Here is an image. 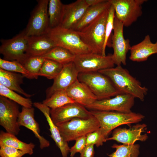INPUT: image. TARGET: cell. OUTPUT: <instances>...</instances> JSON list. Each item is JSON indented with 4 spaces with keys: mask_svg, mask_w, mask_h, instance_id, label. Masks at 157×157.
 Returning a JSON list of instances; mask_svg holds the SVG:
<instances>
[{
    "mask_svg": "<svg viewBox=\"0 0 157 157\" xmlns=\"http://www.w3.org/2000/svg\"><path fill=\"white\" fill-rule=\"evenodd\" d=\"M18 123L20 126H24L32 131L39 140L41 149L49 146V141L40 135L39 124L34 118V109L33 107H22L18 116Z\"/></svg>",
    "mask_w": 157,
    "mask_h": 157,
    "instance_id": "obj_18",
    "label": "cell"
},
{
    "mask_svg": "<svg viewBox=\"0 0 157 157\" xmlns=\"http://www.w3.org/2000/svg\"><path fill=\"white\" fill-rule=\"evenodd\" d=\"M65 91L68 95L75 102L85 107L97 100L87 85L78 79Z\"/></svg>",
    "mask_w": 157,
    "mask_h": 157,
    "instance_id": "obj_19",
    "label": "cell"
},
{
    "mask_svg": "<svg viewBox=\"0 0 157 157\" xmlns=\"http://www.w3.org/2000/svg\"><path fill=\"white\" fill-rule=\"evenodd\" d=\"M115 17V11L113 6L111 5L108 9L105 30V36L104 50L105 52V49L107 46L111 47L109 42L111 37L112 32L113 30L114 21Z\"/></svg>",
    "mask_w": 157,
    "mask_h": 157,
    "instance_id": "obj_34",
    "label": "cell"
},
{
    "mask_svg": "<svg viewBox=\"0 0 157 157\" xmlns=\"http://www.w3.org/2000/svg\"><path fill=\"white\" fill-rule=\"evenodd\" d=\"M28 37L24 30L11 38L1 39L0 53L3 59L19 63L22 60L27 56Z\"/></svg>",
    "mask_w": 157,
    "mask_h": 157,
    "instance_id": "obj_10",
    "label": "cell"
},
{
    "mask_svg": "<svg viewBox=\"0 0 157 157\" xmlns=\"http://www.w3.org/2000/svg\"><path fill=\"white\" fill-rule=\"evenodd\" d=\"M64 65L54 60L45 59L38 73V76L54 79L62 70Z\"/></svg>",
    "mask_w": 157,
    "mask_h": 157,
    "instance_id": "obj_30",
    "label": "cell"
},
{
    "mask_svg": "<svg viewBox=\"0 0 157 157\" xmlns=\"http://www.w3.org/2000/svg\"><path fill=\"white\" fill-rule=\"evenodd\" d=\"M94 145L93 144L86 145L85 148L80 153V157H94Z\"/></svg>",
    "mask_w": 157,
    "mask_h": 157,
    "instance_id": "obj_38",
    "label": "cell"
},
{
    "mask_svg": "<svg viewBox=\"0 0 157 157\" xmlns=\"http://www.w3.org/2000/svg\"><path fill=\"white\" fill-rule=\"evenodd\" d=\"M32 11L26 28L28 37L45 34L49 28V0H39Z\"/></svg>",
    "mask_w": 157,
    "mask_h": 157,
    "instance_id": "obj_8",
    "label": "cell"
},
{
    "mask_svg": "<svg viewBox=\"0 0 157 157\" xmlns=\"http://www.w3.org/2000/svg\"><path fill=\"white\" fill-rule=\"evenodd\" d=\"M89 6L85 0H77L70 3L64 4L60 26L72 29L82 19Z\"/></svg>",
    "mask_w": 157,
    "mask_h": 157,
    "instance_id": "obj_17",
    "label": "cell"
},
{
    "mask_svg": "<svg viewBox=\"0 0 157 157\" xmlns=\"http://www.w3.org/2000/svg\"><path fill=\"white\" fill-rule=\"evenodd\" d=\"M0 68L5 70L20 73L29 79L35 78L23 65L16 61H9L0 58Z\"/></svg>",
    "mask_w": 157,
    "mask_h": 157,
    "instance_id": "obj_33",
    "label": "cell"
},
{
    "mask_svg": "<svg viewBox=\"0 0 157 157\" xmlns=\"http://www.w3.org/2000/svg\"><path fill=\"white\" fill-rule=\"evenodd\" d=\"M34 106L39 110L44 115L49 126L50 135L57 146L60 149L62 157H67L70 148L67 142L62 137L57 126L52 121L50 115V108L42 103L35 102Z\"/></svg>",
    "mask_w": 157,
    "mask_h": 157,
    "instance_id": "obj_20",
    "label": "cell"
},
{
    "mask_svg": "<svg viewBox=\"0 0 157 157\" xmlns=\"http://www.w3.org/2000/svg\"><path fill=\"white\" fill-rule=\"evenodd\" d=\"M74 145L70 148V157H74L76 154L81 153L86 146V136H83L76 139Z\"/></svg>",
    "mask_w": 157,
    "mask_h": 157,
    "instance_id": "obj_37",
    "label": "cell"
},
{
    "mask_svg": "<svg viewBox=\"0 0 157 157\" xmlns=\"http://www.w3.org/2000/svg\"><path fill=\"white\" fill-rule=\"evenodd\" d=\"M147 125L145 124H137L129 129L118 128L113 130L111 137L106 138V141L115 140L125 145H133L136 141H146L148 138L146 133Z\"/></svg>",
    "mask_w": 157,
    "mask_h": 157,
    "instance_id": "obj_15",
    "label": "cell"
},
{
    "mask_svg": "<svg viewBox=\"0 0 157 157\" xmlns=\"http://www.w3.org/2000/svg\"><path fill=\"white\" fill-rule=\"evenodd\" d=\"M111 5L110 0H104L102 2L89 6L82 19L72 29L78 31L94 20Z\"/></svg>",
    "mask_w": 157,
    "mask_h": 157,
    "instance_id": "obj_24",
    "label": "cell"
},
{
    "mask_svg": "<svg viewBox=\"0 0 157 157\" xmlns=\"http://www.w3.org/2000/svg\"><path fill=\"white\" fill-rule=\"evenodd\" d=\"M20 113L18 104L4 96H0V125L6 132L15 135L20 131L18 118Z\"/></svg>",
    "mask_w": 157,
    "mask_h": 157,
    "instance_id": "obj_11",
    "label": "cell"
},
{
    "mask_svg": "<svg viewBox=\"0 0 157 157\" xmlns=\"http://www.w3.org/2000/svg\"><path fill=\"white\" fill-rule=\"evenodd\" d=\"M1 157H22L26 154L24 152L11 147H0Z\"/></svg>",
    "mask_w": 157,
    "mask_h": 157,
    "instance_id": "obj_36",
    "label": "cell"
},
{
    "mask_svg": "<svg viewBox=\"0 0 157 157\" xmlns=\"http://www.w3.org/2000/svg\"><path fill=\"white\" fill-rule=\"evenodd\" d=\"M79 73L73 62L64 65L61 72L53 79L52 85L46 90V98L57 91L67 89L78 79Z\"/></svg>",
    "mask_w": 157,
    "mask_h": 157,
    "instance_id": "obj_16",
    "label": "cell"
},
{
    "mask_svg": "<svg viewBox=\"0 0 157 157\" xmlns=\"http://www.w3.org/2000/svg\"><path fill=\"white\" fill-rule=\"evenodd\" d=\"M24 77L23 75L20 73L0 68V84L29 98L33 95L26 92L20 86L23 83Z\"/></svg>",
    "mask_w": 157,
    "mask_h": 157,
    "instance_id": "obj_23",
    "label": "cell"
},
{
    "mask_svg": "<svg viewBox=\"0 0 157 157\" xmlns=\"http://www.w3.org/2000/svg\"><path fill=\"white\" fill-rule=\"evenodd\" d=\"M116 17L128 27L136 22L142 14V4L146 0H110Z\"/></svg>",
    "mask_w": 157,
    "mask_h": 157,
    "instance_id": "obj_7",
    "label": "cell"
},
{
    "mask_svg": "<svg viewBox=\"0 0 157 157\" xmlns=\"http://www.w3.org/2000/svg\"><path fill=\"white\" fill-rule=\"evenodd\" d=\"M124 27L123 24L115 17L113 33L111 36V47L113 50L112 58L116 65H126V54L131 47L129 40L124 38Z\"/></svg>",
    "mask_w": 157,
    "mask_h": 157,
    "instance_id": "obj_13",
    "label": "cell"
},
{
    "mask_svg": "<svg viewBox=\"0 0 157 157\" xmlns=\"http://www.w3.org/2000/svg\"><path fill=\"white\" fill-rule=\"evenodd\" d=\"M112 147L115 151L108 154L109 157H138L140 154V145L138 144L133 145H118L114 144Z\"/></svg>",
    "mask_w": 157,
    "mask_h": 157,
    "instance_id": "obj_29",
    "label": "cell"
},
{
    "mask_svg": "<svg viewBox=\"0 0 157 157\" xmlns=\"http://www.w3.org/2000/svg\"><path fill=\"white\" fill-rule=\"evenodd\" d=\"M63 5L60 0H49V28H53L60 26L63 15Z\"/></svg>",
    "mask_w": 157,
    "mask_h": 157,
    "instance_id": "obj_27",
    "label": "cell"
},
{
    "mask_svg": "<svg viewBox=\"0 0 157 157\" xmlns=\"http://www.w3.org/2000/svg\"><path fill=\"white\" fill-rule=\"evenodd\" d=\"M73 62L79 73L98 72L115 65L112 54L103 56L93 53L76 56Z\"/></svg>",
    "mask_w": 157,
    "mask_h": 157,
    "instance_id": "obj_9",
    "label": "cell"
},
{
    "mask_svg": "<svg viewBox=\"0 0 157 157\" xmlns=\"http://www.w3.org/2000/svg\"><path fill=\"white\" fill-rule=\"evenodd\" d=\"M75 102L67 94L65 90H60L54 93L46 98L42 103L51 109L60 107L66 104Z\"/></svg>",
    "mask_w": 157,
    "mask_h": 157,
    "instance_id": "obj_28",
    "label": "cell"
},
{
    "mask_svg": "<svg viewBox=\"0 0 157 157\" xmlns=\"http://www.w3.org/2000/svg\"><path fill=\"white\" fill-rule=\"evenodd\" d=\"M75 56L67 49L56 46L41 56L45 59H51L65 65L73 62Z\"/></svg>",
    "mask_w": 157,
    "mask_h": 157,
    "instance_id": "obj_26",
    "label": "cell"
},
{
    "mask_svg": "<svg viewBox=\"0 0 157 157\" xmlns=\"http://www.w3.org/2000/svg\"><path fill=\"white\" fill-rule=\"evenodd\" d=\"M108 9L91 23L77 31L82 41L93 53L103 56L106 55L104 47Z\"/></svg>",
    "mask_w": 157,
    "mask_h": 157,
    "instance_id": "obj_2",
    "label": "cell"
},
{
    "mask_svg": "<svg viewBox=\"0 0 157 157\" xmlns=\"http://www.w3.org/2000/svg\"><path fill=\"white\" fill-rule=\"evenodd\" d=\"M7 146L14 147L24 152L26 154H33L35 145L32 142L27 143L18 139L16 135L1 130L0 132V147Z\"/></svg>",
    "mask_w": 157,
    "mask_h": 157,
    "instance_id": "obj_25",
    "label": "cell"
},
{
    "mask_svg": "<svg viewBox=\"0 0 157 157\" xmlns=\"http://www.w3.org/2000/svg\"><path fill=\"white\" fill-rule=\"evenodd\" d=\"M56 46L46 34L28 37L26 54L30 56H41Z\"/></svg>",
    "mask_w": 157,
    "mask_h": 157,
    "instance_id": "obj_21",
    "label": "cell"
},
{
    "mask_svg": "<svg viewBox=\"0 0 157 157\" xmlns=\"http://www.w3.org/2000/svg\"><path fill=\"white\" fill-rule=\"evenodd\" d=\"M135 98L131 95L121 94L112 98L97 100L85 108L90 110L130 113L132 112L131 109L134 105Z\"/></svg>",
    "mask_w": 157,
    "mask_h": 157,
    "instance_id": "obj_12",
    "label": "cell"
},
{
    "mask_svg": "<svg viewBox=\"0 0 157 157\" xmlns=\"http://www.w3.org/2000/svg\"><path fill=\"white\" fill-rule=\"evenodd\" d=\"M45 59L42 56H30L27 55L20 63L34 76L35 78L37 79Z\"/></svg>",
    "mask_w": 157,
    "mask_h": 157,
    "instance_id": "obj_31",
    "label": "cell"
},
{
    "mask_svg": "<svg viewBox=\"0 0 157 157\" xmlns=\"http://www.w3.org/2000/svg\"><path fill=\"white\" fill-rule=\"evenodd\" d=\"M98 72L108 78L121 94H129L141 101H144L147 88L142 86L139 81L121 65Z\"/></svg>",
    "mask_w": 157,
    "mask_h": 157,
    "instance_id": "obj_1",
    "label": "cell"
},
{
    "mask_svg": "<svg viewBox=\"0 0 157 157\" xmlns=\"http://www.w3.org/2000/svg\"><path fill=\"white\" fill-rule=\"evenodd\" d=\"M50 115L56 125L74 118L87 119L93 116L90 110L76 102L68 104L57 108L51 109Z\"/></svg>",
    "mask_w": 157,
    "mask_h": 157,
    "instance_id": "obj_14",
    "label": "cell"
},
{
    "mask_svg": "<svg viewBox=\"0 0 157 157\" xmlns=\"http://www.w3.org/2000/svg\"><path fill=\"white\" fill-rule=\"evenodd\" d=\"M56 126L63 139L67 142L86 136L100 127L99 122L93 115L87 119L74 118Z\"/></svg>",
    "mask_w": 157,
    "mask_h": 157,
    "instance_id": "obj_6",
    "label": "cell"
},
{
    "mask_svg": "<svg viewBox=\"0 0 157 157\" xmlns=\"http://www.w3.org/2000/svg\"><path fill=\"white\" fill-rule=\"evenodd\" d=\"M107 138L104 135L100 128L86 136V145L93 144L97 147H99L107 141Z\"/></svg>",
    "mask_w": 157,
    "mask_h": 157,
    "instance_id": "obj_35",
    "label": "cell"
},
{
    "mask_svg": "<svg viewBox=\"0 0 157 157\" xmlns=\"http://www.w3.org/2000/svg\"><path fill=\"white\" fill-rule=\"evenodd\" d=\"M90 111L98 121L102 133L107 138L110 132L118 126L139 123L144 117L140 113L132 111L125 113L115 111Z\"/></svg>",
    "mask_w": 157,
    "mask_h": 157,
    "instance_id": "obj_3",
    "label": "cell"
},
{
    "mask_svg": "<svg viewBox=\"0 0 157 157\" xmlns=\"http://www.w3.org/2000/svg\"><path fill=\"white\" fill-rule=\"evenodd\" d=\"M0 95L15 102L22 107H32L33 103L31 99L25 98L11 90L0 84Z\"/></svg>",
    "mask_w": 157,
    "mask_h": 157,
    "instance_id": "obj_32",
    "label": "cell"
},
{
    "mask_svg": "<svg viewBox=\"0 0 157 157\" xmlns=\"http://www.w3.org/2000/svg\"><path fill=\"white\" fill-rule=\"evenodd\" d=\"M78 79L87 85L97 100L109 99L121 94L109 78L99 72L79 73Z\"/></svg>",
    "mask_w": 157,
    "mask_h": 157,
    "instance_id": "obj_5",
    "label": "cell"
},
{
    "mask_svg": "<svg viewBox=\"0 0 157 157\" xmlns=\"http://www.w3.org/2000/svg\"><path fill=\"white\" fill-rule=\"evenodd\" d=\"M129 59L137 62L145 61L151 55L157 53V41L153 43L147 35L139 43L131 46Z\"/></svg>",
    "mask_w": 157,
    "mask_h": 157,
    "instance_id": "obj_22",
    "label": "cell"
},
{
    "mask_svg": "<svg viewBox=\"0 0 157 157\" xmlns=\"http://www.w3.org/2000/svg\"><path fill=\"white\" fill-rule=\"evenodd\" d=\"M46 34L56 46L67 49L75 56L93 53L82 41L77 32L72 29L59 26L49 28Z\"/></svg>",
    "mask_w": 157,
    "mask_h": 157,
    "instance_id": "obj_4",
    "label": "cell"
},
{
    "mask_svg": "<svg viewBox=\"0 0 157 157\" xmlns=\"http://www.w3.org/2000/svg\"><path fill=\"white\" fill-rule=\"evenodd\" d=\"M104 0H85L89 6L95 5L103 1Z\"/></svg>",
    "mask_w": 157,
    "mask_h": 157,
    "instance_id": "obj_39",
    "label": "cell"
}]
</instances>
